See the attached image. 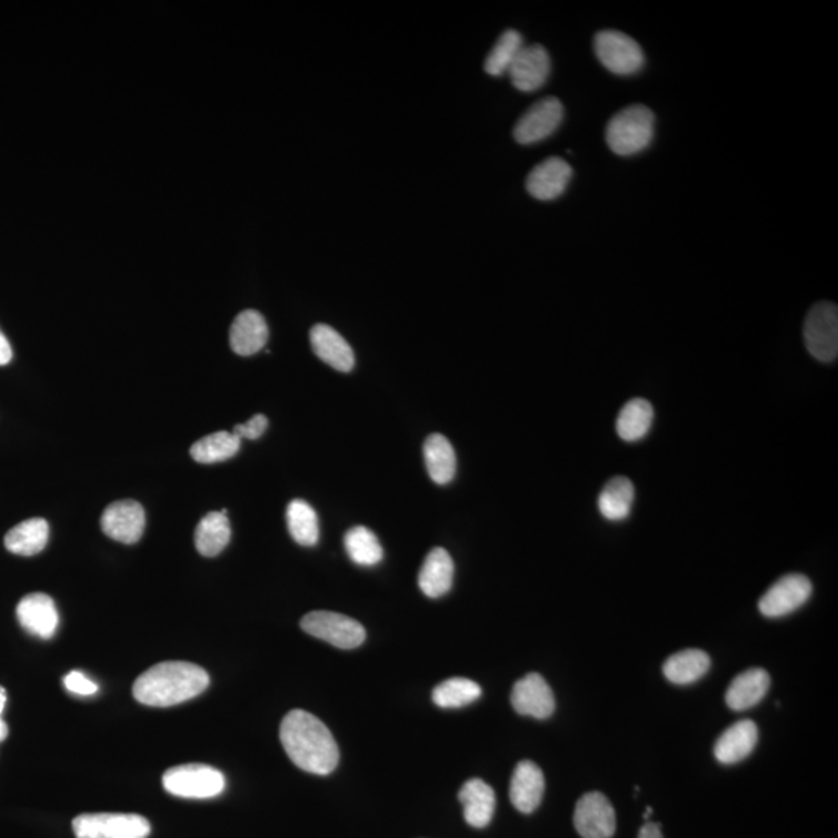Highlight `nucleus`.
<instances>
[{"label":"nucleus","instance_id":"obj_1","mask_svg":"<svg viewBox=\"0 0 838 838\" xmlns=\"http://www.w3.org/2000/svg\"><path fill=\"white\" fill-rule=\"evenodd\" d=\"M280 739L289 759L308 774L330 775L339 764V747L331 731L311 712H288L281 722Z\"/></svg>","mask_w":838,"mask_h":838},{"label":"nucleus","instance_id":"obj_2","mask_svg":"<svg viewBox=\"0 0 838 838\" xmlns=\"http://www.w3.org/2000/svg\"><path fill=\"white\" fill-rule=\"evenodd\" d=\"M210 685L209 674L187 661H163L136 680L137 702L148 707H172L194 699Z\"/></svg>","mask_w":838,"mask_h":838},{"label":"nucleus","instance_id":"obj_3","mask_svg":"<svg viewBox=\"0 0 838 838\" xmlns=\"http://www.w3.org/2000/svg\"><path fill=\"white\" fill-rule=\"evenodd\" d=\"M656 134V116L644 104H632L615 113L606 129L610 150L618 156L645 151Z\"/></svg>","mask_w":838,"mask_h":838},{"label":"nucleus","instance_id":"obj_4","mask_svg":"<svg viewBox=\"0 0 838 838\" xmlns=\"http://www.w3.org/2000/svg\"><path fill=\"white\" fill-rule=\"evenodd\" d=\"M162 782L168 794L190 800L215 798L226 789L225 775L203 764L172 767L163 775Z\"/></svg>","mask_w":838,"mask_h":838},{"label":"nucleus","instance_id":"obj_5","mask_svg":"<svg viewBox=\"0 0 838 838\" xmlns=\"http://www.w3.org/2000/svg\"><path fill=\"white\" fill-rule=\"evenodd\" d=\"M599 62L615 76L629 77L645 66V53L636 39L618 30H602L595 37Z\"/></svg>","mask_w":838,"mask_h":838},{"label":"nucleus","instance_id":"obj_6","mask_svg":"<svg viewBox=\"0 0 838 838\" xmlns=\"http://www.w3.org/2000/svg\"><path fill=\"white\" fill-rule=\"evenodd\" d=\"M77 838H147L151 825L136 814H83L72 824Z\"/></svg>","mask_w":838,"mask_h":838},{"label":"nucleus","instance_id":"obj_7","mask_svg":"<svg viewBox=\"0 0 838 838\" xmlns=\"http://www.w3.org/2000/svg\"><path fill=\"white\" fill-rule=\"evenodd\" d=\"M806 348L820 362H836L838 356V308L821 301L810 309L805 320Z\"/></svg>","mask_w":838,"mask_h":838},{"label":"nucleus","instance_id":"obj_8","mask_svg":"<svg viewBox=\"0 0 838 838\" xmlns=\"http://www.w3.org/2000/svg\"><path fill=\"white\" fill-rule=\"evenodd\" d=\"M300 626L309 636L340 649L359 648L367 637L366 629L360 622L347 615L325 612V610L305 615Z\"/></svg>","mask_w":838,"mask_h":838},{"label":"nucleus","instance_id":"obj_9","mask_svg":"<svg viewBox=\"0 0 838 838\" xmlns=\"http://www.w3.org/2000/svg\"><path fill=\"white\" fill-rule=\"evenodd\" d=\"M812 582L805 575H787L775 582L759 599V612L767 618H781L809 601Z\"/></svg>","mask_w":838,"mask_h":838},{"label":"nucleus","instance_id":"obj_10","mask_svg":"<svg viewBox=\"0 0 838 838\" xmlns=\"http://www.w3.org/2000/svg\"><path fill=\"white\" fill-rule=\"evenodd\" d=\"M563 119V106L558 98L548 97L538 101L517 120L516 142L531 144L542 142L553 134Z\"/></svg>","mask_w":838,"mask_h":838},{"label":"nucleus","instance_id":"obj_11","mask_svg":"<svg viewBox=\"0 0 838 838\" xmlns=\"http://www.w3.org/2000/svg\"><path fill=\"white\" fill-rule=\"evenodd\" d=\"M573 821L582 838H610L617 829L613 806L601 792L586 794L578 801Z\"/></svg>","mask_w":838,"mask_h":838},{"label":"nucleus","instance_id":"obj_12","mask_svg":"<svg viewBox=\"0 0 838 838\" xmlns=\"http://www.w3.org/2000/svg\"><path fill=\"white\" fill-rule=\"evenodd\" d=\"M144 523H147L144 509L136 500L113 502L104 509L101 516V530L104 535L127 546L139 542L143 536Z\"/></svg>","mask_w":838,"mask_h":838},{"label":"nucleus","instance_id":"obj_13","mask_svg":"<svg viewBox=\"0 0 838 838\" xmlns=\"http://www.w3.org/2000/svg\"><path fill=\"white\" fill-rule=\"evenodd\" d=\"M516 712L535 719H548L555 712L556 702L550 685L539 674H527L517 680L511 692Z\"/></svg>","mask_w":838,"mask_h":838},{"label":"nucleus","instance_id":"obj_14","mask_svg":"<svg viewBox=\"0 0 838 838\" xmlns=\"http://www.w3.org/2000/svg\"><path fill=\"white\" fill-rule=\"evenodd\" d=\"M550 54L540 44L523 46L508 70L509 80L520 92H535L550 76Z\"/></svg>","mask_w":838,"mask_h":838},{"label":"nucleus","instance_id":"obj_15","mask_svg":"<svg viewBox=\"0 0 838 838\" xmlns=\"http://www.w3.org/2000/svg\"><path fill=\"white\" fill-rule=\"evenodd\" d=\"M18 620L31 636L49 640L57 632L60 615L53 599L46 593H30L21 599L16 609Z\"/></svg>","mask_w":838,"mask_h":838},{"label":"nucleus","instance_id":"obj_16","mask_svg":"<svg viewBox=\"0 0 838 838\" xmlns=\"http://www.w3.org/2000/svg\"><path fill=\"white\" fill-rule=\"evenodd\" d=\"M571 167L561 158H550L532 168L527 178V190L539 201H553L569 187Z\"/></svg>","mask_w":838,"mask_h":838},{"label":"nucleus","instance_id":"obj_17","mask_svg":"<svg viewBox=\"0 0 838 838\" xmlns=\"http://www.w3.org/2000/svg\"><path fill=\"white\" fill-rule=\"evenodd\" d=\"M546 792V778L538 764L522 761L517 764L509 786V798L519 812L531 814L539 808Z\"/></svg>","mask_w":838,"mask_h":838},{"label":"nucleus","instance_id":"obj_18","mask_svg":"<svg viewBox=\"0 0 838 838\" xmlns=\"http://www.w3.org/2000/svg\"><path fill=\"white\" fill-rule=\"evenodd\" d=\"M309 339L317 358L335 370L348 373L355 368V351L335 328L323 323L316 325L309 332Z\"/></svg>","mask_w":838,"mask_h":838},{"label":"nucleus","instance_id":"obj_19","mask_svg":"<svg viewBox=\"0 0 838 838\" xmlns=\"http://www.w3.org/2000/svg\"><path fill=\"white\" fill-rule=\"evenodd\" d=\"M463 805L466 824L472 828L483 829L491 824L496 810V794L483 779L473 778L466 781L458 794Z\"/></svg>","mask_w":838,"mask_h":838},{"label":"nucleus","instance_id":"obj_20","mask_svg":"<svg viewBox=\"0 0 838 838\" xmlns=\"http://www.w3.org/2000/svg\"><path fill=\"white\" fill-rule=\"evenodd\" d=\"M269 328L265 317L253 309L242 311L230 328V347L240 356H253L266 347Z\"/></svg>","mask_w":838,"mask_h":838},{"label":"nucleus","instance_id":"obj_21","mask_svg":"<svg viewBox=\"0 0 838 838\" xmlns=\"http://www.w3.org/2000/svg\"><path fill=\"white\" fill-rule=\"evenodd\" d=\"M758 738V727L754 720H739L720 735L715 746L716 759L727 766L742 761L755 750Z\"/></svg>","mask_w":838,"mask_h":838},{"label":"nucleus","instance_id":"obj_22","mask_svg":"<svg viewBox=\"0 0 838 838\" xmlns=\"http://www.w3.org/2000/svg\"><path fill=\"white\" fill-rule=\"evenodd\" d=\"M769 688L770 676L766 669H747L731 680L727 689L726 702L734 711L749 710L761 702Z\"/></svg>","mask_w":838,"mask_h":838},{"label":"nucleus","instance_id":"obj_23","mask_svg":"<svg viewBox=\"0 0 838 838\" xmlns=\"http://www.w3.org/2000/svg\"><path fill=\"white\" fill-rule=\"evenodd\" d=\"M452 558L445 548H433L427 555L425 563L418 575V586L429 598H440L448 593L453 582Z\"/></svg>","mask_w":838,"mask_h":838},{"label":"nucleus","instance_id":"obj_24","mask_svg":"<svg viewBox=\"0 0 838 838\" xmlns=\"http://www.w3.org/2000/svg\"><path fill=\"white\" fill-rule=\"evenodd\" d=\"M230 538H232V530H230L227 509L203 516L194 532L196 548L206 558H213L221 553L229 546Z\"/></svg>","mask_w":838,"mask_h":838},{"label":"nucleus","instance_id":"obj_25","mask_svg":"<svg viewBox=\"0 0 838 838\" xmlns=\"http://www.w3.org/2000/svg\"><path fill=\"white\" fill-rule=\"evenodd\" d=\"M636 500V488L628 477H613L607 481L598 497V508L601 516L610 522H621L628 519Z\"/></svg>","mask_w":838,"mask_h":838},{"label":"nucleus","instance_id":"obj_26","mask_svg":"<svg viewBox=\"0 0 838 838\" xmlns=\"http://www.w3.org/2000/svg\"><path fill=\"white\" fill-rule=\"evenodd\" d=\"M425 461L430 479L437 485H448L457 472V456L445 435L432 433L425 442Z\"/></svg>","mask_w":838,"mask_h":838},{"label":"nucleus","instance_id":"obj_27","mask_svg":"<svg viewBox=\"0 0 838 838\" xmlns=\"http://www.w3.org/2000/svg\"><path fill=\"white\" fill-rule=\"evenodd\" d=\"M711 660L707 652L687 649L669 657L664 665L665 677L671 684L689 685L702 679L710 669Z\"/></svg>","mask_w":838,"mask_h":838},{"label":"nucleus","instance_id":"obj_28","mask_svg":"<svg viewBox=\"0 0 838 838\" xmlns=\"http://www.w3.org/2000/svg\"><path fill=\"white\" fill-rule=\"evenodd\" d=\"M47 540H49V523L37 517L11 528L6 536V547L14 555L34 556L44 550Z\"/></svg>","mask_w":838,"mask_h":838},{"label":"nucleus","instance_id":"obj_29","mask_svg":"<svg viewBox=\"0 0 838 838\" xmlns=\"http://www.w3.org/2000/svg\"><path fill=\"white\" fill-rule=\"evenodd\" d=\"M654 422V407L644 398L630 399L622 407L617 419V433L622 441L637 442L644 440L651 430Z\"/></svg>","mask_w":838,"mask_h":838},{"label":"nucleus","instance_id":"obj_30","mask_svg":"<svg viewBox=\"0 0 838 838\" xmlns=\"http://www.w3.org/2000/svg\"><path fill=\"white\" fill-rule=\"evenodd\" d=\"M241 448V440L233 432H221L207 435L201 440L191 446V458L198 463L213 465L221 461L230 460L237 456Z\"/></svg>","mask_w":838,"mask_h":838},{"label":"nucleus","instance_id":"obj_31","mask_svg":"<svg viewBox=\"0 0 838 838\" xmlns=\"http://www.w3.org/2000/svg\"><path fill=\"white\" fill-rule=\"evenodd\" d=\"M286 522H288L292 539L300 546L315 547L319 542V517L311 505L305 500H292L288 505Z\"/></svg>","mask_w":838,"mask_h":838},{"label":"nucleus","instance_id":"obj_32","mask_svg":"<svg viewBox=\"0 0 838 838\" xmlns=\"http://www.w3.org/2000/svg\"><path fill=\"white\" fill-rule=\"evenodd\" d=\"M345 550L352 562L362 567L376 566L382 561L383 550L375 532L366 527H355L345 535Z\"/></svg>","mask_w":838,"mask_h":838},{"label":"nucleus","instance_id":"obj_33","mask_svg":"<svg viewBox=\"0 0 838 838\" xmlns=\"http://www.w3.org/2000/svg\"><path fill=\"white\" fill-rule=\"evenodd\" d=\"M481 688L476 681L456 677L441 681L433 689L432 700L440 708H461L480 699Z\"/></svg>","mask_w":838,"mask_h":838},{"label":"nucleus","instance_id":"obj_34","mask_svg":"<svg viewBox=\"0 0 838 838\" xmlns=\"http://www.w3.org/2000/svg\"><path fill=\"white\" fill-rule=\"evenodd\" d=\"M523 39L520 37L519 31L507 30L503 31L502 37L497 39L495 47L489 52L487 61H485V72L492 77H500L503 73H508L512 62H515L517 54L523 47Z\"/></svg>","mask_w":838,"mask_h":838},{"label":"nucleus","instance_id":"obj_35","mask_svg":"<svg viewBox=\"0 0 838 838\" xmlns=\"http://www.w3.org/2000/svg\"><path fill=\"white\" fill-rule=\"evenodd\" d=\"M64 687L78 696H93L98 691L96 681L90 680L84 672L72 671L64 677Z\"/></svg>","mask_w":838,"mask_h":838},{"label":"nucleus","instance_id":"obj_36","mask_svg":"<svg viewBox=\"0 0 838 838\" xmlns=\"http://www.w3.org/2000/svg\"><path fill=\"white\" fill-rule=\"evenodd\" d=\"M269 421L265 415H255L245 425L235 426L233 433L237 435L240 440H258L262 433L268 429Z\"/></svg>","mask_w":838,"mask_h":838},{"label":"nucleus","instance_id":"obj_37","mask_svg":"<svg viewBox=\"0 0 838 838\" xmlns=\"http://www.w3.org/2000/svg\"><path fill=\"white\" fill-rule=\"evenodd\" d=\"M13 358V351H11L10 343H8L7 337L0 331V367L10 363Z\"/></svg>","mask_w":838,"mask_h":838},{"label":"nucleus","instance_id":"obj_38","mask_svg":"<svg viewBox=\"0 0 838 838\" xmlns=\"http://www.w3.org/2000/svg\"><path fill=\"white\" fill-rule=\"evenodd\" d=\"M638 838H664V836H661L659 825L646 824L644 828H641L640 834H638Z\"/></svg>","mask_w":838,"mask_h":838},{"label":"nucleus","instance_id":"obj_39","mask_svg":"<svg viewBox=\"0 0 838 838\" xmlns=\"http://www.w3.org/2000/svg\"><path fill=\"white\" fill-rule=\"evenodd\" d=\"M6 704H7V691L2 687H0V719H2V712L6 710Z\"/></svg>","mask_w":838,"mask_h":838},{"label":"nucleus","instance_id":"obj_40","mask_svg":"<svg viewBox=\"0 0 838 838\" xmlns=\"http://www.w3.org/2000/svg\"><path fill=\"white\" fill-rule=\"evenodd\" d=\"M8 736V727L7 724L3 722L2 719H0V741H3Z\"/></svg>","mask_w":838,"mask_h":838},{"label":"nucleus","instance_id":"obj_41","mask_svg":"<svg viewBox=\"0 0 838 838\" xmlns=\"http://www.w3.org/2000/svg\"><path fill=\"white\" fill-rule=\"evenodd\" d=\"M651 814H652V809L651 808L646 809L645 818L651 817Z\"/></svg>","mask_w":838,"mask_h":838}]
</instances>
